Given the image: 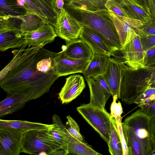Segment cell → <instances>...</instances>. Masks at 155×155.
I'll return each mask as SVG.
<instances>
[{
  "label": "cell",
  "mask_w": 155,
  "mask_h": 155,
  "mask_svg": "<svg viewBox=\"0 0 155 155\" xmlns=\"http://www.w3.org/2000/svg\"><path fill=\"white\" fill-rule=\"evenodd\" d=\"M27 45L12 51V59L0 72V86L8 94L22 95L31 101L48 93L59 78L54 64L58 53L43 44L26 48Z\"/></svg>",
  "instance_id": "1"
},
{
  "label": "cell",
  "mask_w": 155,
  "mask_h": 155,
  "mask_svg": "<svg viewBox=\"0 0 155 155\" xmlns=\"http://www.w3.org/2000/svg\"><path fill=\"white\" fill-rule=\"evenodd\" d=\"M73 11L77 13L84 26L92 29L101 37L113 54L121 49L119 37L108 10Z\"/></svg>",
  "instance_id": "2"
},
{
  "label": "cell",
  "mask_w": 155,
  "mask_h": 155,
  "mask_svg": "<svg viewBox=\"0 0 155 155\" xmlns=\"http://www.w3.org/2000/svg\"><path fill=\"white\" fill-rule=\"evenodd\" d=\"M150 119L140 109L126 118L122 123L133 130L140 144L143 155L155 154V143L150 132Z\"/></svg>",
  "instance_id": "3"
},
{
  "label": "cell",
  "mask_w": 155,
  "mask_h": 155,
  "mask_svg": "<svg viewBox=\"0 0 155 155\" xmlns=\"http://www.w3.org/2000/svg\"><path fill=\"white\" fill-rule=\"evenodd\" d=\"M47 129L26 132L22 142V152L32 155H51L62 149L60 145L47 134Z\"/></svg>",
  "instance_id": "4"
},
{
  "label": "cell",
  "mask_w": 155,
  "mask_h": 155,
  "mask_svg": "<svg viewBox=\"0 0 155 155\" xmlns=\"http://www.w3.org/2000/svg\"><path fill=\"white\" fill-rule=\"evenodd\" d=\"M78 112L108 144L111 132L110 115L105 109L94 106L89 103L77 108Z\"/></svg>",
  "instance_id": "5"
},
{
  "label": "cell",
  "mask_w": 155,
  "mask_h": 155,
  "mask_svg": "<svg viewBox=\"0 0 155 155\" xmlns=\"http://www.w3.org/2000/svg\"><path fill=\"white\" fill-rule=\"evenodd\" d=\"M84 24L72 16L65 8L57 15L54 26L55 33L67 44L79 39Z\"/></svg>",
  "instance_id": "6"
},
{
  "label": "cell",
  "mask_w": 155,
  "mask_h": 155,
  "mask_svg": "<svg viewBox=\"0 0 155 155\" xmlns=\"http://www.w3.org/2000/svg\"><path fill=\"white\" fill-rule=\"evenodd\" d=\"M119 51L122 53L123 62L128 66L130 70L133 71L145 69V51L143 49L139 35L135 31H134L130 41Z\"/></svg>",
  "instance_id": "7"
},
{
  "label": "cell",
  "mask_w": 155,
  "mask_h": 155,
  "mask_svg": "<svg viewBox=\"0 0 155 155\" xmlns=\"http://www.w3.org/2000/svg\"><path fill=\"white\" fill-rule=\"evenodd\" d=\"M23 131L0 127V155H19L22 152Z\"/></svg>",
  "instance_id": "8"
},
{
  "label": "cell",
  "mask_w": 155,
  "mask_h": 155,
  "mask_svg": "<svg viewBox=\"0 0 155 155\" xmlns=\"http://www.w3.org/2000/svg\"><path fill=\"white\" fill-rule=\"evenodd\" d=\"M91 60L71 58L67 55L62 50L58 52L54 58L55 74L58 77L78 73L83 74Z\"/></svg>",
  "instance_id": "9"
},
{
  "label": "cell",
  "mask_w": 155,
  "mask_h": 155,
  "mask_svg": "<svg viewBox=\"0 0 155 155\" xmlns=\"http://www.w3.org/2000/svg\"><path fill=\"white\" fill-rule=\"evenodd\" d=\"M85 79L90 92L89 103L94 106L105 109L106 103L112 94L103 75Z\"/></svg>",
  "instance_id": "10"
},
{
  "label": "cell",
  "mask_w": 155,
  "mask_h": 155,
  "mask_svg": "<svg viewBox=\"0 0 155 155\" xmlns=\"http://www.w3.org/2000/svg\"><path fill=\"white\" fill-rule=\"evenodd\" d=\"M119 35L122 48L131 38L133 32L138 34L144 25L141 21L130 18L117 15L109 11Z\"/></svg>",
  "instance_id": "11"
},
{
  "label": "cell",
  "mask_w": 155,
  "mask_h": 155,
  "mask_svg": "<svg viewBox=\"0 0 155 155\" xmlns=\"http://www.w3.org/2000/svg\"><path fill=\"white\" fill-rule=\"evenodd\" d=\"M25 43L29 47L46 45L53 42L57 36L54 27L47 22L37 29L23 33Z\"/></svg>",
  "instance_id": "12"
},
{
  "label": "cell",
  "mask_w": 155,
  "mask_h": 155,
  "mask_svg": "<svg viewBox=\"0 0 155 155\" xmlns=\"http://www.w3.org/2000/svg\"><path fill=\"white\" fill-rule=\"evenodd\" d=\"M124 64L123 62L109 57L103 76L110 90L112 96L119 97L121 73Z\"/></svg>",
  "instance_id": "13"
},
{
  "label": "cell",
  "mask_w": 155,
  "mask_h": 155,
  "mask_svg": "<svg viewBox=\"0 0 155 155\" xmlns=\"http://www.w3.org/2000/svg\"><path fill=\"white\" fill-rule=\"evenodd\" d=\"M85 87L82 76L71 75L66 78L65 83L58 94V98L63 104L70 103L78 96Z\"/></svg>",
  "instance_id": "14"
},
{
  "label": "cell",
  "mask_w": 155,
  "mask_h": 155,
  "mask_svg": "<svg viewBox=\"0 0 155 155\" xmlns=\"http://www.w3.org/2000/svg\"><path fill=\"white\" fill-rule=\"evenodd\" d=\"M79 39L89 45L93 54L107 55L109 57L113 54L112 51L101 37L91 28L84 25Z\"/></svg>",
  "instance_id": "15"
},
{
  "label": "cell",
  "mask_w": 155,
  "mask_h": 155,
  "mask_svg": "<svg viewBox=\"0 0 155 155\" xmlns=\"http://www.w3.org/2000/svg\"><path fill=\"white\" fill-rule=\"evenodd\" d=\"M62 50L68 56L78 60H91L93 56L89 45L80 39L66 44Z\"/></svg>",
  "instance_id": "16"
},
{
  "label": "cell",
  "mask_w": 155,
  "mask_h": 155,
  "mask_svg": "<svg viewBox=\"0 0 155 155\" xmlns=\"http://www.w3.org/2000/svg\"><path fill=\"white\" fill-rule=\"evenodd\" d=\"M124 8L129 18L140 20L145 24L151 19L150 12L135 0H115Z\"/></svg>",
  "instance_id": "17"
},
{
  "label": "cell",
  "mask_w": 155,
  "mask_h": 155,
  "mask_svg": "<svg viewBox=\"0 0 155 155\" xmlns=\"http://www.w3.org/2000/svg\"><path fill=\"white\" fill-rule=\"evenodd\" d=\"M30 100L20 94H8L7 97L0 103V117L12 114L23 107Z\"/></svg>",
  "instance_id": "18"
},
{
  "label": "cell",
  "mask_w": 155,
  "mask_h": 155,
  "mask_svg": "<svg viewBox=\"0 0 155 155\" xmlns=\"http://www.w3.org/2000/svg\"><path fill=\"white\" fill-rule=\"evenodd\" d=\"M52 120L54 125L47 129V133L61 145L63 150H66L69 141L67 128L58 115L54 114Z\"/></svg>",
  "instance_id": "19"
},
{
  "label": "cell",
  "mask_w": 155,
  "mask_h": 155,
  "mask_svg": "<svg viewBox=\"0 0 155 155\" xmlns=\"http://www.w3.org/2000/svg\"><path fill=\"white\" fill-rule=\"evenodd\" d=\"M25 43L23 33L20 29L0 33V51L21 47Z\"/></svg>",
  "instance_id": "20"
},
{
  "label": "cell",
  "mask_w": 155,
  "mask_h": 155,
  "mask_svg": "<svg viewBox=\"0 0 155 155\" xmlns=\"http://www.w3.org/2000/svg\"><path fill=\"white\" fill-rule=\"evenodd\" d=\"M109 57L107 55L93 54V58L83 73L85 78H93L103 75Z\"/></svg>",
  "instance_id": "21"
},
{
  "label": "cell",
  "mask_w": 155,
  "mask_h": 155,
  "mask_svg": "<svg viewBox=\"0 0 155 155\" xmlns=\"http://www.w3.org/2000/svg\"><path fill=\"white\" fill-rule=\"evenodd\" d=\"M54 125L51 124L33 122L25 120H0V127H8L18 129L25 132L35 130H43L49 128Z\"/></svg>",
  "instance_id": "22"
},
{
  "label": "cell",
  "mask_w": 155,
  "mask_h": 155,
  "mask_svg": "<svg viewBox=\"0 0 155 155\" xmlns=\"http://www.w3.org/2000/svg\"><path fill=\"white\" fill-rule=\"evenodd\" d=\"M122 128L128 150V155H143L140 142L133 130L122 123Z\"/></svg>",
  "instance_id": "23"
},
{
  "label": "cell",
  "mask_w": 155,
  "mask_h": 155,
  "mask_svg": "<svg viewBox=\"0 0 155 155\" xmlns=\"http://www.w3.org/2000/svg\"><path fill=\"white\" fill-rule=\"evenodd\" d=\"M69 141L67 149L68 155H99L101 154L96 152L84 141L78 140L68 133Z\"/></svg>",
  "instance_id": "24"
},
{
  "label": "cell",
  "mask_w": 155,
  "mask_h": 155,
  "mask_svg": "<svg viewBox=\"0 0 155 155\" xmlns=\"http://www.w3.org/2000/svg\"><path fill=\"white\" fill-rule=\"evenodd\" d=\"M111 132L107 144L109 151L112 155H123V148L118 131L116 121L110 116Z\"/></svg>",
  "instance_id": "25"
},
{
  "label": "cell",
  "mask_w": 155,
  "mask_h": 155,
  "mask_svg": "<svg viewBox=\"0 0 155 155\" xmlns=\"http://www.w3.org/2000/svg\"><path fill=\"white\" fill-rule=\"evenodd\" d=\"M27 14H33L39 18L43 21L50 24L49 20L44 12L36 4L33 0H14Z\"/></svg>",
  "instance_id": "26"
},
{
  "label": "cell",
  "mask_w": 155,
  "mask_h": 155,
  "mask_svg": "<svg viewBox=\"0 0 155 155\" xmlns=\"http://www.w3.org/2000/svg\"><path fill=\"white\" fill-rule=\"evenodd\" d=\"M0 16H19L27 14L14 0H0Z\"/></svg>",
  "instance_id": "27"
},
{
  "label": "cell",
  "mask_w": 155,
  "mask_h": 155,
  "mask_svg": "<svg viewBox=\"0 0 155 155\" xmlns=\"http://www.w3.org/2000/svg\"><path fill=\"white\" fill-rule=\"evenodd\" d=\"M45 22L35 15L28 14L22 20L20 30L23 33L33 31L38 28Z\"/></svg>",
  "instance_id": "28"
},
{
  "label": "cell",
  "mask_w": 155,
  "mask_h": 155,
  "mask_svg": "<svg viewBox=\"0 0 155 155\" xmlns=\"http://www.w3.org/2000/svg\"><path fill=\"white\" fill-rule=\"evenodd\" d=\"M37 6L46 14L50 24L54 27L57 15L52 7L44 0H33Z\"/></svg>",
  "instance_id": "29"
},
{
  "label": "cell",
  "mask_w": 155,
  "mask_h": 155,
  "mask_svg": "<svg viewBox=\"0 0 155 155\" xmlns=\"http://www.w3.org/2000/svg\"><path fill=\"white\" fill-rule=\"evenodd\" d=\"M155 101V88H148L142 93L134 102V104L140 107Z\"/></svg>",
  "instance_id": "30"
},
{
  "label": "cell",
  "mask_w": 155,
  "mask_h": 155,
  "mask_svg": "<svg viewBox=\"0 0 155 155\" xmlns=\"http://www.w3.org/2000/svg\"><path fill=\"white\" fill-rule=\"evenodd\" d=\"M64 4L66 7L72 10H94L89 0H68Z\"/></svg>",
  "instance_id": "31"
},
{
  "label": "cell",
  "mask_w": 155,
  "mask_h": 155,
  "mask_svg": "<svg viewBox=\"0 0 155 155\" xmlns=\"http://www.w3.org/2000/svg\"><path fill=\"white\" fill-rule=\"evenodd\" d=\"M69 127L67 129L68 134L75 139L84 141L82 136L80 132L79 125L76 121L70 115L67 117Z\"/></svg>",
  "instance_id": "32"
},
{
  "label": "cell",
  "mask_w": 155,
  "mask_h": 155,
  "mask_svg": "<svg viewBox=\"0 0 155 155\" xmlns=\"http://www.w3.org/2000/svg\"><path fill=\"white\" fill-rule=\"evenodd\" d=\"M105 7L108 11L117 15L129 17L124 8L115 0H107L105 4Z\"/></svg>",
  "instance_id": "33"
},
{
  "label": "cell",
  "mask_w": 155,
  "mask_h": 155,
  "mask_svg": "<svg viewBox=\"0 0 155 155\" xmlns=\"http://www.w3.org/2000/svg\"><path fill=\"white\" fill-rule=\"evenodd\" d=\"M139 35L143 49L145 51L155 46V35L140 31Z\"/></svg>",
  "instance_id": "34"
},
{
  "label": "cell",
  "mask_w": 155,
  "mask_h": 155,
  "mask_svg": "<svg viewBox=\"0 0 155 155\" xmlns=\"http://www.w3.org/2000/svg\"><path fill=\"white\" fill-rule=\"evenodd\" d=\"M113 101L110 106V113L111 117L114 118L116 121L122 120L121 115L123 112V109L120 102L117 103L116 101L118 97L115 95L113 96Z\"/></svg>",
  "instance_id": "35"
},
{
  "label": "cell",
  "mask_w": 155,
  "mask_h": 155,
  "mask_svg": "<svg viewBox=\"0 0 155 155\" xmlns=\"http://www.w3.org/2000/svg\"><path fill=\"white\" fill-rule=\"evenodd\" d=\"M145 69L155 65V46L145 51Z\"/></svg>",
  "instance_id": "36"
},
{
  "label": "cell",
  "mask_w": 155,
  "mask_h": 155,
  "mask_svg": "<svg viewBox=\"0 0 155 155\" xmlns=\"http://www.w3.org/2000/svg\"><path fill=\"white\" fill-rule=\"evenodd\" d=\"M140 31L155 35V17L151 16L150 20L143 25Z\"/></svg>",
  "instance_id": "37"
},
{
  "label": "cell",
  "mask_w": 155,
  "mask_h": 155,
  "mask_svg": "<svg viewBox=\"0 0 155 155\" xmlns=\"http://www.w3.org/2000/svg\"><path fill=\"white\" fill-rule=\"evenodd\" d=\"M123 148V155H128V150L122 128V120L116 121Z\"/></svg>",
  "instance_id": "38"
},
{
  "label": "cell",
  "mask_w": 155,
  "mask_h": 155,
  "mask_svg": "<svg viewBox=\"0 0 155 155\" xmlns=\"http://www.w3.org/2000/svg\"><path fill=\"white\" fill-rule=\"evenodd\" d=\"M140 107L141 111L150 118L155 117V101Z\"/></svg>",
  "instance_id": "39"
},
{
  "label": "cell",
  "mask_w": 155,
  "mask_h": 155,
  "mask_svg": "<svg viewBox=\"0 0 155 155\" xmlns=\"http://www.w3.org/2000/svg\"><path fill=\"white\" fill-rule=\"evenodd\" d=\"M64 0H53L51 4V6L55 13L57 15L60 11L64 8Z\"/></svg>",
  "instance_id": "40"
},
{
  "label": "cell",
  "mask_w": 155,
  "mask_h": 155,
  "mask_svg": "<svg viewBox=\"0 0 155 155\" xmlns=\"http://www.w3.org/2000/svg\"><path fill=\"white\" fill-rule=\"evenodd\" d=\"M107 0H89L95 10L105 8V4Z\"/></svg>",
  "instance_id": "41"
},
{
  "label": "cell",
  "mask_w": 155,
  "mask_h": 155,
  "mask_svg": "<svg viewBox=\"0 0 155 155\" xmlns=\"http://www.w3.org/2000/svg\"><path fill=\"white\" fill-rule=\"evenodd\" d=\"M150 128L151 136L155 143V117L150 118Z\"/></svg>",
  "instance_id": "42"
},
{
  "label": "cell",
  "mask_w": 155,
  "mask_h": 155,
  "mask_svg": "<svg viewBox=\"0 0 155 155\" xmlns=\"http://www.w3.org/2000/svg\"><path fill=\"white\" fill-rule=\"evenodd\" d=\"M144 82L148 86L155 82V70L151 72L150 74L146 78Z\"/></svg>",
  "instance_id": "43"
},
{
  "label": "cell",
  "mask_w": 155,
  "mask_h": 155,
  "mask_svg": "<svg viewBox=\"0 0 155 155\" xmlns=\"http://www.w3.org/2000/svg\"><path fill=\"white\" fill-rule=\"evenodd\" d=\"M148 4L151 16L155 17V0H148Z\"/></svg>",
  "instance_id": "44"
},
{
  "label": "cell",
  "mask_w": 155,
  "mask_h": 155,
  "mask_svg": "<svg viewBox=\"0 0 155 155\" xmlns=\"http://www.w3.org/2000/svg\"><path fill=\"white\" fill-rule=\"evenodd\" d=\"M143 6L150 12L149 7L148 0H142Z\"/></svg>",
  "instance_id": "45"
},
{
  "label": "cell",
  "mask_w": 155,
  "mask_h": 155,
  "mask_svg": "<svg viewBox=\"0 0 155 155\" xmlns=\"http://www.w3.org/2000/svg\"><path fill=\"white\" fill-rule=\"evenodd\" d=\"M148 71H151V72L155 70V65L148 68L146 69Z\"/></svg>",
  "instance_id": "46"
},
{
  "label": "cell",
  "mask_w": 155,
  "mask_h": 155,
  "mask_svg": "<svg viewBox=\"0 0 155 155\" xmlns=\"http://www.w3.org/2000/svg\"><path fill=\"white\" fill-rule=\"evenodd\" d=\"M149 88H155V82L150 85L148 87Z\"/></svg>",
  "instance_id": "47"
},
{
  "label": "cell",
  "mask_w": 155,
  "mask_h": 155,
  "mask_svg": "<svg viewBox=\"0 0 155 155\" xmlns=\"http://www.w3.org/2000/svg\"><path fill=\"white\" fill-rule=\"evenodd\" d=\"M51 6V4L53 0H44ZM52 7V6H51Z\"/></svg>",
  "instance_id": "48"
},
{
  "label": "cell",
  "mask_w": 155,
  "mask_h": 155,
  "mask_svg": "<svg viewBox=\"0 0 155 155\" xmlns=\"http://www.w3.org/2000/svg\"><path fill=\"white\" fill-rule=\"evenodd\" d=\"M68 0H64V2H65V3H67L68 2Z\"/></svg>",
  "instance_id": "49"
}]
</instances>
